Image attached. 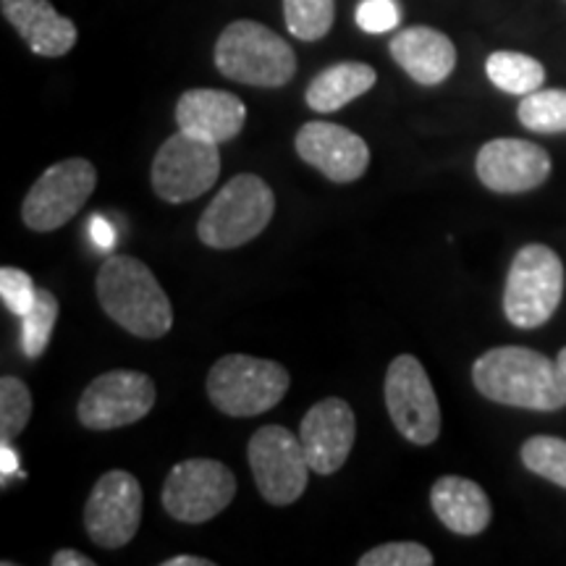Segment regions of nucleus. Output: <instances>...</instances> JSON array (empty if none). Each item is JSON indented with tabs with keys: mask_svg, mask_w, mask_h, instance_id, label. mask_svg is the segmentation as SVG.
Instances as JSON below:
<instances>
[{
	"mask_svg": "<svg viewBox=\"0 0 566 566\" xmlns=\"http://www.w3.org/2000/svg\"><path fill=\"white\" fill-rule=\"evenodd\" d=\"M522 464L537 478L566 491V441L556 436H533L522 446Z\"/></svg>",
	"mask_w": 566,
	"mask_h": 566,
	"instance_id": "nucleus-26",
	"label": "nucleus"
},
{
	"mask_svg": "<svg viewBox=\"0 0 566 566\" xmlns=\"http://www.w3.org/2000/svg\"><path fill=\"white\" fill-rule=\"evenodd\" d=\"M472 380L495 405L533 412L566 407V375L558 363L527 346H495L472 365Z\"/></svg>",
	"mask_w": 566,
	"mask_h": 566,
	"instance_id": "nucleus-1",
	"label": "nucleus"
},
{
	"mask_svg": "<svg viewBox=\"0 0 566 566\" xmlns=\"http://www.w3.org/2000/svg\"><path fill=\"white\" fill-rule=\"evenodd\" d=\"M386 407L401 436L415 446H430L441 436V407L422 363L401 354L388 365Z\"/></svg>",
	"mask_w": 566,
	"mask_h": 566,
	"instance_id": "nucleus-10",
	"label": "nucleus"
},
{
	"mask_svg": "<svg viewBox=\"0 0 566 566\" xmlns=\"http://www.w3.org/2000/svg\"><path fill=\"white\" fill-rule=\"evenodd\" d=\"M520 124L535 134H566V90H535L516 108Z\"/></svg>",
	"mask_w": 566,
	"mask_h": 566,
	"instance_id": "nucleus-23",
	"label": "nucleus"
},
{
	"mask_svg": "<svg viewBox=\"0 0 566 566\" xmlns=\"http://www.w3.org/2000/svg\"><path fill=\"white\" fill-rule=\"evenodd\" d=\"M378 74L373 66L357 61L336 63L328 66L310 82L307 87V105L317 113H334L344 108L346 103L357 101L367 90L375 87Z\"/></svg>",
	"mask_w": 566,
	"mask_h": 566,
	"instance_id": "nucleus-21",
	"label": "nucleus"
},
{
	"mask_svg": "<svg viewBox=\"0 0 566 566\" xmlns=\"http://www.w3.org/2000/svg\"><path fill=\"white\" fill-rule=\"evenodd\" d=\"M247 105L223 90H187L176 103L181 132L223 145L244 129Z\"/></svg>",
	"mask_w": 566,
	"mask_h": 566,
	"instance_id": "nucleus-17",
	"label": "nucleus"
},
{
	"mask_svg": "<svg viewBox=\"0 0 566 566\" xmlns=\"http://www.w3.org/2000/svg\"><path fill=\"white\" fill-rule=\"evenodd\" d=\"M3 17L30 45L32 53L61 59L76 45V24L61 17L48 0H0Z\"/></svg>",
	"mask_w": 566,
	"mask_h": 566,
	"instance_id": "nucleus-18",
	"label": "nucleus"
},
{
	"mask_svg": "<svg viewBox=\"0 0 566 566\" xmlns=\"http://www.w3.org/2000/svg\"><path fill=\"white\" fill-rule=\"evenodd\" d=\"M163 566H212V562L202 556H174L168 562H163Z\"/></svg>",
	"mask_w": 566,
	"mask_h": 566,
	"instance_id": "nucleus-34",
	"label": "nucleus"
},
{
	"mask_svg": "<svg viewBox=\"0 0 566 566\" xmlns=\"http://www.w3.org/2000/svg\"><path fill=\"white\" fill-rule=\"evenodd\" d=\"M283 19L296 40L315 42L334 27L336 0H283Z\"/></svg>",
	"mask_w": 566,
	"mask_h": 566,
	"instance_id": "nucleus-24",
	"label": "nucleus"
},
{
	"mask_svg": "<svg viewBox=\"0 0 566 566\" xmlns=\"http://www.w3.org/2000/svg\"><path fill=\"white\" fill-rule=\"evenodd\" d=\"M480 181L491 192L522 195L546 184L551 176V155L527 139H493L480 147L475 160Z\"/></svg>",
	"mask_w": 566,
	"mask_h": 566,
	"instance_id": "nucleus-14",
	"label": "nucleus"
},
{
	"mask_svg": "<svg viewBox=\"0 0 566 566\" xmlns=\"http://www.w3.org/2000/svg\"><path fill=\"white\" fill-rule=\"evenodd\" d=\"M430 504L443 527H449L454 535L472 537L491 525V501L475 480L459 475L441 478L430 488Z\"/></svg>",
	"mask_w": 566,
	"mask_h": 566,
	"instance_id": "nucleus-20",
	"label": "nucleus"
},
{
	"mask_svg": "<svg viewBox=\"0 0 566 566\" xmlns=\"http://www.w3.org/2000/svg\"><path fill=\"white\" fill-rule=\"evenodd\" d=\"M237 495V478L216 459H187L168 472L163 506L174 520L202 525L221 514Z\"/></svg>",
	"mask_w": 566,
	"mask_h": 566,
	"instance_id": "nucleus-9",
	"label": "nucleus"
},
{
	"mask_svg": "<svg viewBox=\"0 0 566 566\" xmlns=\"http://www.w3.org/2000/svg\"><path fill=\"white\" fill-rule=\"evenodd\" d=\"M40 289L34 286L32 275L19 271V268L6 265L0 271V296H3V304L9 307L11 315L24 317L34 307V300H38Z\"/></svg>",
	"mask_w": 566,
	"mask_h": 566,
	"instance_id": "nucleus-29",
	"label": "nucleus"
},
{
	"mask_svg": "<svg viewBox=\"0 0 566 566\" xmlns=\"http://www.w3.org/2000/svg\"><path fill=\"white\" fill-rule=\"evenodd\" d=\"M304 454L317 475H334L352 454L357 420L344 399H323L304 415L300 430Z\"/></svg>",
	"mask_w": 566,
	"mask_h": 566,
	"instance_id": "nucleus-16",
	"label": "nucleus"
},
{
	"mask_svg": "<svg viewBox=\"0 0 566 566\" xmlns=\"http://www.w3.org/2000/svg\"><path fill=\"white\" fill-rule=\"evenodd\" d=\"M388 51L394 61L424 87L446 82L457 66L454 42L433 27H407V30L396 32Z\"/></svg>",
	"mask_w": 566,
	"mask_h": 566,
	"instance_id": "nucleus-19",
	"label": "nucleus"
},
{
	"mask_svg": "<svg viewBox=\"0 0 566 566\" xmlns=\"http://www.w3.org/2000/svg\"><path fill=\"white\" fill-rule=\"evenodd\" d=\"M556 363H558V367H562V370H564V375H566V346H564V349H562V352H558Z\"/></svg>",
	"mask_w": 566,
	"mask_h": 566,
	"instance_id": "nucleus-35",
	"label": "nucleus"
},
{
	"mask_svg": "<svg viewBox=\"0 0 566 566\" xmlns=\"http://www.w3.org/2000/svg\"><path fill=\"white\" fill-rule=\"evenodd\" d=\"M142 522V485L126 470H111L92 488L84 506V527L92 543L116 551L137 535Z\"/></svg>",
	"mask_w": 566,
	"mask_h": 566,
	"instance_id": "nucleus-13",
	"label": "nucleus"
},
{
	"mask_svg": "<svg viewBox=\"0 0 566 566\" xmlns=\"http://www.w3.org/2000/svg\"><path fill=\"white\" fill-rule=\"evenodd\" d=\"M354 21L367 34L391 32L401 21V6L399 0H363L354 11Z\"/></svg>",
	"mask_w": 566,
	"mask_h": 566,
	"instance_id": "nucleus-30",
	"label": "nucleus"
},
{
	"mask_svg": "<svg viewBox=\"0 0 566 566\" xmlns=\"http://www.w3.org/2000/svg\"><path fill=\"white\" fill-rule=\"evenodd\" d=\"M289 391L286 367L273 359L229 354L210 367L208 396L212 407L229 417L271 412Z\"/></svg>",
	"mask_w": 566,
	"mask_h": 566,
	"instance_id": "nucleus-6",
	"label": "nucleus"
},
{
	"mask_svg": "<svg viewBox=\"0 0 566 566\" xmlns=\"http://www.w3.org/2000/svg\"><path fill=\"white\" fill-rule=\"evenodd\" d=\"M433 554L420 543H386L359 556V566H433Z\"/></svg>",
	"mask_w": 566,
	"mask_h": 566,
	"instance_id": "nucleus-28",
	"label": "nucleus"
},
{
	"mask_svg": "<svg viewBox=\"0 0 566 566\" xmlns=\"http://www.w3.org/2000/svg\"><path fill=\"white\" fill-rule=\"evenodd\" d=\"M53 566H95V562H92L90 556L80 554V551H69L63 548L59 551V554H53Z\"/></svg>",
	"mask_w": 566,
	"mask_h": 566,
	"instance_id": "nucleus-33",
	"label": "nucleus"
},
{
	"mask_svg": "<svg viewBox=\"0 0 566 566\" xmlns=\"http://www.w3.org/2000/svg\"><path fill=\"white\" fill-rule=\"evenodd\" d=\"M564 296V263L546 244H527L514 254L506 275L504 313L514 328H541L556 315Z\"/></svg>",
	"mask_w": 566,
	"mask_h": 566,
	"instance_id": "nucleus-5",
	"label": "nucleus"
},
{
	"mask_svg": "<svg viewBox=\"0 0 566 566\" xmlns=\"http://www.w3.org/2000/svg\"><path fill=\"white\" fill-rule=\"evenodd\" d=\"M0 472H3V483L13 475V472H19V459L11 441H3V446H0Z\"/></svg>",
	"mask_w": 566,
	"mask_h": 566,
	"instance_id": "nucleus-32",
	"label": "nucleus"
},
{
	"mask_svg": "<svg viewBox=\"0 0 566 566\" xmlns=\"http://www.w3.org/2000/svg\"><path fill=\"white\" fill-rule=\"evenodd\" d=\"M55 321H59V300L48 289H40L34 307L21 317V349L30 359H38L48 349Z\"/></svg>",
	"mask_w": 566,
	"mask_h": 566,
	"instance_id": "nucleus-25",
	"label": "nucleus"
},
{
	"mask_svg": "<svg viewBox=\"0 0 566 566\" xmlns=\"http://www.w3.org/2000/svg\"><path fill=\"white\" fill-rule=\"evenodd\" d=\"M97 300L105 315L139 338H163L174 325V307L150 268L137 258L113 254L97 273Z\"/></svg>",
	"mask_w": 566,
	"mask_h": 566,
	"instance_id": "nucleus-2",
	"label": "nucleus"
},
{
	"mask_svg": "<svg viewBox=\"0 0 566 566\" xmlns=\"http://www.w3.org/2000/svg\"><path fill=\"white\" fill-rule=\"evenodd\" d=\"M296 153L336 184L357 181L370 166V147L349 129L328 122H310L296 134Z\"/></svg>",
	"mask_w": 566,
	"mask_h": 566,
	"instance_id": "nucleus-15",
	"label": "nucleus"
},
{
	"mask_svg": "<svg viewBox=\"0 0 566 566\" xmlns=\"http://www.w3.org/2000/svg\"><path fill=\"white\" fill-rule=\"evenodd\" d=\"M216 66L233 82L283 87L296 74V55L286 40L258 21H233L216 45Z\"/></svg>",
	"mask_w": 566,
	"mask_h": 566,
	"instance_id": "nucleus-3",
	"label": "nucleus"
},
{
	"mask_svg": "<svg viewBox=\"0 0 566 566\" xmlns=\"http://www.w3.org/2000/svg\"><path fill=\"white\" fill-rule=\"evenodd\" d=\"M485 74L506 95H530V92L541 90L546 82V69L533 55L514 53V51H495L488 55Z\"/></svg>",
	"mask_w": 566,
	"mask_h": 566,
	"instance_id": "nucleus-22",
	"label": "nucleus"
},
{
	"mask_svg": "<svg viewBox=\"0 0 566 566\" xmlns=\"http://www.w3.org/2000/svg\"><path fill=\"white\" fill-rule=\"evenodd\" d=\"M97 187V171L90 160L69 158L48 168L27 192L21 218L32 231L61 229L84 208Z\"/></svg>",
	"mask_w": 566,
	"mask_h": 566,
	"instance_id": "nucleus-11",
	"label": "nucleus"
},
{
	"mask_svg": "<svg viewBox=\"0 0 566 566\" xmlns=\"http://www.w3.org/2000/svg\"><path fill=\"white\" fill-rule=\"evenodd\" d=\"M158 399L150 375L113 370L95 378L80 399V422L87 430H116L150 415Z\"/></svg>",
	"mask_w": 566,
	"mask_h": 566,
	"instance_id": "nucleus-12",
	"label": "nucleus"
},
{
	"mask_svg": "<svg viewBox=\"0 0 566 566\" xmlns=\"http://www.w3.org/2000/svg\"><path fill=\"white\" fill-rule=\"evenodd\" d=\"M32 417V394L24 380L6 375L0 380V438L13 441Z\"/></svg>",
	"mask_w": 566,
	"mask_h": 566,
	"instance_id": "nucleus-27",
	"label": "nucleus"
},
{
	"mask_svg": "<svg viewBox=\"0 0 566 566\" xmlns=\"http://www.w3.org/2000/svg\"><path fill=\"white\" fill-rule=\"evenodd\" d=\"M90 237L92 242L97 244V250H111L113 242H116V229L105 221L101 216L90 218Z\"/></svg>",
	"mask_w": 566,
	"mask_h": 566,
	"instance_id": "nucleus-31",
	"label": "nucleus"
},
{
	"mask_svg": "<svg viewBox=\"0 0 566 566\" xmlns=\"http://www.w3.org/2000/svg\"><path fill=\"white\" fill-rule=\"evenodd\" d=\"M247 459H250L254 485L273 506L294 504L307 488V478L313 472L302 438L281 424L260 428L250 438Z\"/></svg>",
	"mask_w": 566,
	"mask_h": 566,
	"instance_id": "nucleus-8",
	"label": "nucleus"
},
{
	"mask_svg": "<svg viewBox=\"0 0 566 566\" xmlns=\"http://www.w3.org/2000/svg\"><path fill=\"white\" fill-rule=\"evenodd\" d=\"M275 212V195L254 174H239L226 184L197 223V237L212 250H233L268 229Z\"/></svg>",
	"mask_w": 566,
	"mask_h": 566,
	"instance_id": "nucleus-4",
	"label": "nucleus"
},
{
	"mask_svg": "<svg viewBox=\"0 0 566 566\" xmlns=\"http://www.w3.org/2000/svg\"><path fill=\"white\" fill-rule=\"evenodd\" d=\"M216 142L176 132L160 145L153 160V189L166 202H189L210 192L221 176V153Z\"/></svg>",
	"mask_w": 566,
	"mask_h": 566,
	"instance_id": "nucleus-7",
	"label": "nucleus"
}]
</instances>
